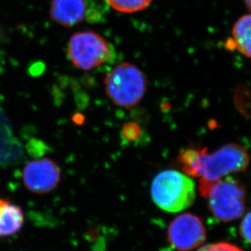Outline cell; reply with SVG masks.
<instances>
[{"mask_svg": "<svg viewBox=\"0 0 251 251\" xmlns=\"http://www.w3.org/2000/svg\"><path fill=\"white\" fill-rule=\"evenodd\" d=\"M250 161L247 150L236 143L225 145L212 153L207 149L184 150L178 157L186 174L199 177L204 182H215L231 173L243 172Z\"/></svg>", "mask_w": 251, "mask_h": 251, "instance_id": "cell-1", "label": "cell"}, {"mask_svg": "<svg viewBox=\"0 0 251 251\" xmlns=\"http://www.w3.org/2000/svg\"><path fill=\"white\" fill-rule=\"evenodd\" d=\"M199 190L207 200L211 213L219 221H235L244 213L247 191L238 180L227 177L215 182L199 181Z\"/></svg>", "mask_w": 251, "mask_h": 251, "instance_id": "cell-2", "label": "cell"}, {"mask_svg": "<svg viewBox=\"0 0 251 251\" xmlns=\"http://www.w3.org/2000/svg\"><path fill=\"white\" fill-rule=\"evenodd\" d=\"M152 199L163 211L176 213L190 207L195 200V184L189 176L176 170L159 173L152 181Z\"/></svg>", "mask_w": 251, "mask_h": 251, "instance_id": "cell-3", "label": "cell"}, {"mask_svg": "<svg viewBox=\"0 0 251 251\" xmlns=\"http://www.w3.org/2000/svg\"><path fill=\"white\" fill-rule=\"evenodd\" d=\"M105 90L114 104L124 108L135 107L147 90V79L134 64L121 63L105 77Z\"/></svg>", "mask_w": 251, "mask_h": 251, "instance_id": "cell-4", "label": "cell"}, {"mask_svg": "<svg viewBox=\"0 0 251 251\" xmlns=\"http://www.w3.org/2000/svg\"><path fill=\"white\" fill-rule=\"evenodd\" d=\"M112 48L94 31L74 33L69 40L68 56L77 69L89 71L101 66L112 57Z\"/></svg>", "mask_w": 251, "mask_h": 251, "instance_id": "cell-5", "label": "cell"}, {"mask_svg": "<svg viewBox=\"0 0 251 251\" xmlns=\"http://www.w3.org/2000/svg\"><path fill=\"white\" fill-rule=\"evenodd\" d=\"M203 222L196 215L184 213L174 219L168 228V239L178 251H190L206 240Z\"/></svg>", "mask_w": 251, "mask_h": 251, "instance_id": "cell-6", "label": "cell"}, {"mask_svg": "<svg viewBox=\"0 0 251 251\" xmlns=\"http://www.w3.org/2000/svg\"><path fill=\"white\" fill-rule=\"evenodd\" d=\"M61 169L49 158L28 162L22 170V180L27 190L35 195L50 193L61 181Z\"/></svg>", "mask_w": 251, "mask_h": 251, "instance_id": "cell-7", "label": "cell"}, {"mask_svg": "<svg viewBox=\"0 0 251 251\" xmlns=\"http://www.w3.org/2000/svg\"><path fill=\"white\" fill-rule=\"evenodd\" d=\"M86 14L85 0H51L50 17L60 25L74 26L83 22Z\"/></svg>", "mask_w": 251, "mask_h": 251, "instance_id": "cell-8", "label": "cell"}, {"mask_svg": "<svg viewBox=\"0 0 251 251\" xmlns=\"http://www.w3.org/2000/svg\"><path fill=\"white\" fill-rule=\"evenodd\" d=\"M25 216L21 206L0 198V238L17 234L24 226Z\"/></svg>", "mask_w": 251, "mask_h": 251, "instance_id": "cell-9", "label": "cell"}, {"mask_svg": "<svg viewBox=\"0 0 251 251\" xmlns=\"http://www.w3.org/2000/svg\"><path fill=\"white\" fill-rule=\"evenodd\" d=\"M244 56L251 58V14L240 17L232 29V38L227 43Z\"/></svg>", "mask_w": 251, "mask_h": 251, "instance_id": "cell-10", "label": "cell"}, {"mask_svg": "<svg viewBox=\"0 0 251 251\" xmlns=\"http://www.w3.org/2000/svg\"><path fill=\"white\" fill-rule=\"evenodd\" d=\"M107 3L117 12L135 13L149 7L152 0H106Z\"/></svg>", "mask_w": 251, "mask_h": 251, "instance_id": "cell-11", "label": "cell"}, {"mask_svg": "<svg viewBox=\"0 0 251 251\" xmlns=\"http://www.w3.org/2000/svg\"><path fill=\"white\" fill-rule=\"evenodd\" d=\"M240 235L248 244L251 245V211L247 213L240 225Z\"/></svg>", "mask_w": 251, "mask_h": 251, "instance_id": "cell-12", "label": "cell"}, {"mask_svg": "<svg viewBox=\"0 0 251 251\" xmlns=\"http://www.w3.org/2000/svg\"><path fill=\"white\" fill-rule=\"evenodd\" d=\"M198 251H243L234 245L227 242H219L214 244L206 245Z\"/></svg>", "mask_w": 251, "mask_h": 251, "instance_id": "cell-13", "label": "cell"}, {"mask_svg": "<svg viewBox=\"0 0 251 251\" xmlns=\"http://www.w3.org/2000/svg\"><path fill=\"white\" fill-rule=\"evenodd\" d=\"M245 2H246L247 8L251 12V0H245Z\"/></svg>", "mask_w": 251, "mask_h": 251, "instance_id": "cell-14", "label": "cell"}]
</instances>
